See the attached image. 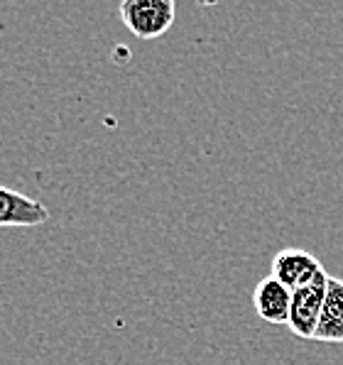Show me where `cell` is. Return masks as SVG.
Masks as SVG:
<instances>
[{"label": "cell", "mask_w": 343, "mask_h": 365, "mask_svg": "<svg viewBox=\"0 0 343 365\" xmlns=\"http://www.w3.org/2000/svg\"><path fill=\"white\" fill-rule=\"evenodd\" d=\"M177 5L172 0H126L121 3V20L135 37L157 39L174 25Z\"/></svg>", "instance_id": "1"}, {"label": "cell", "mask_w": 343, "mask_h": 365, "mask_svg": "<svg viewBox=\"0 0 343 365\" xmlns=\"http://www.w3.org/2000/svg\"><path fill=\"white\" fill-rule=\"evenodd\" d=\"M252 304L262 322L267 324H287L290 322V309H292V289H287L282 282L270 274L262 279L252 292Z\"/></svg>", "instance_id": "5"}, {"label": "cell", "mask_w": 343, "mask_h": 365, "mask_svg": "<svg viewBox=\"0 0 343 365\" xmlns=\"http://www.w3.org/2000/svg\"><path fill=\"white\" fill-rule=\"evenodd\" d=\"M326 284H329V274L326 269L319 274L314 282H309L307 287H300L292 292V309H290V322L287 327L292 329V334L300 339H314L322 319V309L326 299Z\"/></svg>", "instance_id": "2"}, {"label": "cell", "mask_w": 343, "mask_h": 365, "mask_svg": "<svg viewBox=\"0 0 343 365\" xmlns=\"http://www.w3.org/2000/svg\"><path fill=\"white\" fill-rule=\"evenodd\" d=\"M314 341L343 344V279L331 277V274H329V284H326V299H324L322 319H319Z\"/></svg>", "instance_id": "6"}, {"label": "cell", "mask_w": 343, "mask_h": 365, "mask_svg": "<svg viewBox=\"0 0 343 365\" xmlns=\"http://www.w3.org/2000/svg\"><path fill=\"white\" fill-rule=\"evenodd\" d=\"M322 272H324V267H322V262H319V257L307 250L287 248V250H280L277 255L272 257V277L292 292L307 287V284L314 282Z\"/></svg>", "instance_id": "3"}, {"label": "cell", "mask_w": 343, "mask_h": 365, "mask_svg": "<svg viewBox=\"0 0 343 365\" xmlns=\"http://www.w3.org/2000/svg\"><path fill=\"white\" fill-rule=\"evenodd\" d=\"M49 218V209L30 196L0 184V228L8 226H42Z\"/></svg>", "instance_id": "4"}]
</instances>
